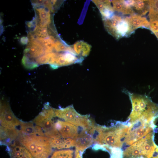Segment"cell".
Returning <instances> with one entry per match:
<instances>
[{
  "label": "cell",
  "instance_id": "1",
  "mask_svg": "<svg viewBox=\"0 0 158 158\" xmlns=\"http://www.w3.org/2000/svg\"><path fill=\"white\" fill-rule=\"evenodd\" d=\"M130 124L118 122L110 127L95 124L93 135L94 142L103 147L121 149L123 147Z\"/></svg>",
  "mask_w": 158,
  "mask_h": 158
},
{
  "label": "cell",
  "instance_id": "2",
  "mask_svg": "<svg viewBox=\"0 0 158 158\" xmlns=\"http://www.w3.org/2000/svg\"><path fill=\"white\" fill-rule=\"evenodd\" d=\"M132 109L127 123L139 121L155 122L158 118V105L149 98L132 99Z\"/></svg>",
  "mask_w": 158,
  "mask_h": 158
},
{
  "label": "cell",
  "instance_id": "3",
  "mask_svg": "<svg viewBox=\"0 0 158 158\" xmlns=\"http://www.w3.org/2000/svg\"><path fill=\"white\" fill-rule=\"evenodd\" d=\"M154 131L125 148L122 158H151L157 147L154 141Z\"/></svg>",
  "mask_w": 158,
  "mask_h": 158
},
{
  "label": "cell",
  "instance_id": "4",
  "mask_svg": "<svg viewBox=\"0 0 158 158\" xmlns=\"http://www.w3.org/2000/svg\"><path fill=\"white\" fill-rule=\"evenodd\" d=\"M20 143L32 154L33 158H48L52 148L49 138L36 135H24L20 139Z\"/></svg>",
  "mask_w": 158,
  "mask_h": 158
},
{
  "label": "cell",
  "instance_id": "5",
  "mask_svg": "<svg viewBox=\"0 0 158 158\" xmlns=\"http://www.w3.org/2000/svg\"><path fill=\"white\" fill-rule=\"evenodd\" d=\"M54 110L56 117L83 129L90 130L95 124L88 115H83L79 114L73 105L64 108L54 109Z\"/></svg>",
  "mask_w": 158,
  "mask_h": 158
},
{
  "label": "cell",
  "instance_id": "6",
  "mask_svg": "<svg viewBox=\"0 0 158 158\" xmlns=\"http://www.w3.org/2000/svg\"><path fill=\"white\" fill-rule=\"evenodd\" d=\"M55 117L54 109L48 104H46L42 111L34 119L33 122L41 128L46 136L50 138L61 137L52 120Z\"/></svg>",
  "mask_w": 158,
  "mask_h": 158
},
{
  "label": "cell",
  "instance_id": "7",
  "mask_svg": "<svg viewBox=\"0 0 158 158\" xmlns=\"http://www.w3.org/2000/svg\"><path fill=\"white\" fill-rule=\"evenodd\" d=\"M155 123V122L139 121L130 124L123 147L132 145L149 133L154 131L156 127Z\"/></svg>",
  "mask_w": 158,
  "mask_h": 158
},
{
  "label": "cell",
  "instance_id": "8",
  "mask_svg": "<svg viewBox=\"0 0 158 158\" xmlns=\"http://www.w3.org/2000/svg\"><path fill=\"white\" fill-rule=\"evenodd\" d=\"M0 107L1 126L8 129H16V127L20 125V121L13 114L8 103L1 102Z\"/></svg>",
  "mask_w": 158,
  "mask_h": 158
},
{
  "label": "cell",
  "instance_id": "9",
  "mask_svg": "<svg viewBox=\"0 0 158 158\" xmlns=\"http://www.w3.org/2000/svg\"><path fill=\"white\" fill-rule=\"evenodd\" d=\"M74 139L75 142V149L82 152L94 142L91 129L87 130L83 129L78 136Z\"/></svg>",
  "mask_w": 158,
  "mask_h": 158
},
{
  "label": "cell",
  "instance_id": "10",
  "mask_svg": "<svg viewBox=\"0 0 158 158\" xmlns=\"http://www.w3.org/2000/svg\"><path fill=\"white\" fill-rule=\"evenodd\" d=\"M55 126L61 136L64 138H74L79 134L78 128L68 122L58 120Z\"/></svg>",
  "mask_w": 158,
  "mask_h": 158
},
{
  "label": "cell",
  "instance_id": "11",
  "mask_svg": "<svg viewBox=\"0 0 158 158\" xmlns=\"http://www.w3.org/2000/svg\"><path fill=\"white\" fill-rule=\"evenodd\" d=\"M49 138L51 147L58 149L68 148L75 146V140L73 138H64L62 137Z\"/></svg>",
  "mask_w": 158,
  "mask_h": 158
},
{
  "label": "cell",
  "instance_id": "12",
  "mask_svg": "<svg viewBox=\"0 0 158 158\" xmlns=\"http://www.w3.org/2000/svg\"><path fill=\"white\" fill-rule=\"evenodd\" d=\"M20 132L25 135H36L45 136L41 128L37 125L34 126L31 122H20Z\"/></svg>",
  "mask_w": 158,
  "mask_h": 158
},
{
  "label": "cell",
  "instance_id": "13",
  "mask_svg": "<svg viewBox=\"0 0 158 158\" xmlns=\"http://www.w3.org/2000/svg\"><path fill=\"white\" fill-rule=\"evenodd\" d=\"M126 18L133 31L140 27L150 28V23L145 17L139 15H133Z\"/></svg>",
  "mask_w": 158,
  "mask_h": 158
},
{
  "label": "cell",
  "instance_id": "14",
  "mask_svg": "<svg viewBox=\"0 0 158 158\" xmlns=\"http://www.w3.org/2000/svg\"><path fill=\"white\" fill-rule=\"evenodd\" d=\"M111 2L114 11L126 14H133L134 13L133 8L127 4L126 1L112 0Z\"/></svg>",
  "mask_w": 158,
  "mask_h": 158
},
{
  "label": "cell",
  "instance_id": "15",
  "mask_svg": "<svg viewBox=\"0 0 158 158\" xmlns=\"http://www.w3.org/2000/svg\"><path fill=\"white\" fill-rule=\"evenodd\" d=\"M91 46L83 41H78L73 45V49L77 55L87 56L89 54Z\"/></svg>",
  "mask_w": 158,
  "mask_h": 158
},
{
  "label": "cell",
  "instance_id": "16",
  "mask_svg": "<svg viewBox=\"0 0 158 158\" xmlns=\"http://www.w3.org/2000/svg\"><path fill=\"white\" fill-rule=\"evenodd\" d=\"M12 158H33L29 150L24 146H15L11 153Z\"/></svg>",
  "mask_w": 158,
  "mask_h": 158
},
{
  "label": "cell",
  "instance_id": "17",
  "mask_svg": "<svg viewBox=\"0 0 158 158\" xmlns=\"http://www.w3.org/2000/svg\"><path fill=\"white\" fill-rule=\"evenodd\" d=\"M132 7L140 16L145 15L149 11L148 0L135 1Z\"/></svg>",
  "mask_w": 158,
  "mask_h": 158
},
{
  "label": "cell",
  "instance_id": "18",
  "mask_svg": "<svg viewBox=\"0 0 158 158\" xmlns=\"http://www.w3.org/2000/svg\"><path fill=\"white\" fill-rule=\"evenodd\" d=\"M38 13L40 23L42 27H47L51 23L50 14L49 11H47L44 8H36Z\"/></svg>",
  "mask_w": 158,
  "mask_h": 158
},
{
  "label": "cell",
  "instance_id": "19",
  "mask_svg": "<svg viewBox=\"0 0 158 158\" xmlns=\"http://www.w3.org/2000/svg\"><path fill=\"white\" fill-rule=\"evenodd\" d=\"M150 21L158 20V0H148Z\"/></svg>",
  "mask_w": 158,
  "mask_h": 158
},
{
  "label": "cell",
  "instance_id": "20",
  "mask_svg": "<svg viewBox=\"0 0 158 158\" xmlns=\"http://www.w3.org/2000/svg\"><path fill=\"white\" fill-rule=\"evenodd\" d=\"M73 151L71 150H57L54 152L51 158H73Z\"/></svg>",
  "mask_w": 158,
  "mask_h": 158
},
{
  "label": "cell",
  "instance_id": "21",
  "mask_svg": "<svg viewBox=\"0 0 158 158\" xmlns=\"http://www.w3.org/2000/svg\"><path fill=\"white\" fill-rule=\"evenodd\" d=\"M55 39L52 36H50L45 39H43L41 43L45 48V54L52 52L54 46Z\"/></svg>",
  "mask_w": 158,
  "mask_h": 158
},
{
  "label": "cell",
  "instance_id": "22",
  "mask_svg": "<svg viewBox=\"0 0 158 158\" xmlns=\"http://www.w3.org/2000/svg\"><path fill=\"white\" fill-rule=\"evenodd\" d=\"M34 32L39 37L43 38L48 37L49 35V32L47 27H40L36 25Z\"/></svg>",
  "mask_w": 158,
  "mask_h": 158
},
{
  "label": "cell",
  "instance_id": "23",
  "mask_svg": "<svg viewBox=\"0 0 158 158\" xmlns=\"http://www.w3.org/2000/svg\"><path fill=\"white\" fill-rule=\"evenodd\" d=\"M68 47H66L63 43L59 41L56 42L54 43V46L55 50L57 52H60L61 51L68 52Z\"/></svg>",
  "mask_w": 158,
  "mask_h": 158
},
{
  "label": "cell",
  "instance_id": "24",
  "mask_svg": "<svg viewBox=\"0 0 158 158\" xmlns=\"http://www.w3.org/2000/svg\"><path fill=\"white\" fill-rule=\"evenodd\" d=\"M28 38L26 37H22L20 40L21 42L23 44H26L28 41Z\"/></svg>",
  "mask_w": 158,
  "mask_h": 158
}]
</instances>
